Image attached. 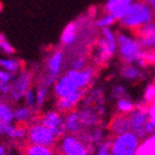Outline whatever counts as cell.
Listing matches in <instances>:
<instances>
[{
    "instance_id": "obj_1",
    "label": "cell",
    "mask_w": 155,
    "mask_h": 155,
    "mask_svg": "<svg viewBox=\"0 0 155 155\" xmlns=\"http://www.w3.org/2000/svg\"><path fill=\"white\" fill-rule=\"evenodd\" d=\"M96 77V68L88 65L83 70H67L62 73L52 86L55 99L70 96L80 90H87Z\"/></svg>"
},
{
    "instance_id": "obj_2",
    "label": "cell",
    "mask_w": 155,
    "mask_h": 155,
    "mask_svg": "<svg viewBox=\"0 0 155 155\" xmlns=\"http://www.w3.org/2000/svg\"><path fill=\"white\" fill-rule=\"evenodd\" d=\"M117 54L124 64L145 65V51L138 41L134 34L128 31L117 33Z\"/></svg>"
},
{
    "instance_id": "obj_3",
    "label": "cell",
    "mask_w": 155,
    "mask_h": 155,
    "mask_svg": "<svg viewBox=\"0 0 155 155\" xmlns=\"http://www.w3.org/2000/svg\"><path fill=\"white\" fill-rule=\"evenodd\" d=\"M154 13V11L144 1L136 0L127 10L124 18L118 22L123 28L126 31H136L141 26L153 22Z\"/></svg>"
},
{
    "instance_id": "obj_4",
    "label": "cell",
    "mask_w": 155,
    "mask_h": 155,
    "mask_svg": "<svg viewBox=\"0 0 155 155\" xmlns=\"http://www.w3.org/2000/svg\"><path fill=\"white\" fill-rule=\"evenodd\" d=\"M94 47V61L97 64L107 63L117 54V33L112 27L101 29Z\"/></svg>"
},
{
    "instance_id": "obj_5",
    "label": "cell",
    "mask_w": 155,
    "mask_h": 155,
    "mask_svg": "<svg viewBox=\"0 0 155 155\" xmlns=\"http://www.w3.org/2000/svg\"><path fill=\"white\" fill-rule=\"evenodd\" d=\"M110 140L112 155H138L142 139L132 131L113 136Z\"/></svg>"
},
{
    "instance_id": "obj_6",
    "label": "cell",
    "mask_w": 155,
    "mask_h": 155,
    "mask_svg": "<svg viewBox=\"0 0 155 155\" xmlns=\"http://www.w3.org/2000/svg\"><path fill=\"white\" fill-rule=\"evenodd\" d=\"M58 150L61 155H91L92 147L79 134H65L58 140Z\"/></svg>"
},
{
    "instance_id": "obj_7",
    "label": "cell",
    "mask_w": 155,
    "mask_h": 155,
    "mask_svg": "<svg viewBox=\"0 0 155 155\" xmlns=\"http://www.w3.org/2000/svg\"><path fill=\"white\" fill-rule=\"evenodd\" d=\"M65 61V54L63 50L57 49L52 51L50 55L48 57L45 64V74L42 78L40 79L39 84L47 86V87H51L55 83V80L60 77L62 74L63 65Z\"/></svg>"
},
{
    "instance_id": "obj_8",
    "label": "cell",
    "mask_w": 155,
    "mask_h": 155,
    "mask_svg": "<svg viewBox=\"0 0 155 155\" xmlns=\"http://www.w3.org/2000/svg\"><path fill=\"white\" fill-rule=\"evenodd\" d=\"M27 142L31 144L46 145L54 147L58 143L59 138L55 136L49 128L36 119L35 122L27 126Z\"/></svg>"
},
{
    "instance_id": "obj_9",
    "label": "cell",
    "mask_w": 155,
    "mask_h": 155,
    "mask_svg": "<svg viewBox=\"0 0 155 155\" xmlns=\"http://www.w3.org/2000/svg\"><path fill=\"white\" fill-rule=\"evenodd\" d=\"M33 86V74L28 70H21L15 74L11 84V92L9 98L14 103H20L23 101L25 92Z\"/></svg>"
},
{
    "instance_id": "obj_10",
    "label": "cell",
    "mask_w": 155,
    "mask_h": 155,
    "mask_svg": "<svg viewBox=\"0 0 155 155\" xmlns=\"http://www.w3.org/2000/svg\"><path fill=\"white\" fill-rule=\"evenodd\" d=\"M39 122L49 128L58 138H61L66 134L64 126V113L59 110H48L38 116Z\"/></svg>"
},
{
    "instance_id": "obj_11",
    "label": "cell",
    "mask_w": 155,
    "mask_h": 155,
    "mask_svg": "<svg viewBox=\"0 0 155 155\" xmlns=\"http://www.w3.org/2000/svg\"><path fill=\"white\" fill-rule=\"evenodd\" d=\"M127 118L129 123L130 131L139 136L142 140H145V126L149 122V115H147V107L139 106L134 107L130 113L127 114Z\"/></svg>"
},
{
    "instance_id": "obj_12",
    "label": "cell",
    "mask_w": 155,
    "mask_h": 155,
    "mask_svg": "<svg viewBox=\"0 0 155 155\" xmlns=\"http://www.w3.org/2000/svg\"><path fill=\"white\" fill-rule=\"evenodd\" d=\"M134 34L144 51H155V23L151 22L141 26Z\"/></svg>"
},
{
    "instance_id": "obj_13",
    "label": "cell",
    "mask_w": 155,
    "mask_h": 155,
    "mask_svg": "<svg viewBox=\"0 0 155 155\" xmlns=\"http://www.w3.org/2000/svg\"><path fill=\"white\" fill-rule=\"evenodd\" d=\"M0 138H7L13 141H24L27 138V126L15 123L0 124Z\"/></svg>"
},
{
    "instance_id": "obj_14",
    "label": "cell",
    "mask_w": 155,
    "mask_h": 155,
    "mask_svg": "<svg viewBox=\"0 0 155 155\" xmlns=\"http://www.w3.org/2000/svg\"><path fill=\"white\" fill-rule=\"evenodd\" d=\"M87 90H80L77 92L70 94V96L63 97V98H58L55 100V109L59 110L62 113L76 110L79 104H81L84 97H85Z\"/></svg>"
},
{
    "instance_id": "obj_15",
    "label": "cell",
    "mask_w": 155,
    "mask_h": 155,
    "mask_svg": "<svg viewBox=\"0 0 155 155\" xmlns=\"http://www.w3.org/2000/svg\"><path fill=\"white\" fill-rule=\"evenodd\" d=\"M78 112H79L80 120H81L84 129H89V128L99 126L102 116L97 111L94 106L81 105V107L78 110Z\"/></svg>"
},
{
    "instance_id": "obj_16",
    "label": "cell",
    "mask_w": 155,
    "mask_h": 155,
    "mask_svg": "<svg viewBox=\"0 0 155 155\" xmlns=\"http://www.w3.org/2000/svg\"><path fill=\"white\" fill-rule=\"evenodd\" d=\"M134 1L136 0H106L104 11L112 14L118 22L124 18L127 10Z\"/></svg>"
},
{
    "instance_id": "obj_17",
    "label": "cell",
    "mask_w": 155,
    "mask_h": 155,
    "mask_svg": "<svg viewBox=\"0 0 155 155\" xmlns=\"http://www.w3.org/2000/svg\"><path fill=\"white\" fill-rule=\"evenodd\" d=\"M36 112L37 110L31 109V107L25 105V104L18 105L14 107V111H13V120L15 124L28 126L29 124H31L38 118Z\"/></svg>"
},
{
    "instance_id": "obj_18",
    "label": "cell",
    "mask_w": 155,
    "mask_h": 155,
    "mask_svg": "<svg viewBox=\"0 0 155 155\" xmlns=\"http://www.w3.org/2000/svg\"><path fill=\"white\" fill-rule=\"evenodd\" d=\"M64 126L66 134H79L83 131L84 127L80 120L78 110H73L64 113Z\"/></svg>"
},
{
    "instance_id": "obj_19",
    "label": "cell",
    "mask_w": 155,
    "mask_h": 155,
    "mask_svg": "<svg viewBox=\"0 0 155 155\" xmlns=\"http://www.w3.org/2000/svg\"><path fill=\"white\" fill-rule=\"evenodd\" d=\"M119 73H120V77L128 83H137L142 80L144 77L142 67L137 64H124Z\"/></svg>"
},
{
    "instance_id": "obj_20",
    "label": "cell",
    "mask_w": 155,
    "mask_h": 155,
    "mask_svg": "<svg viewBox=\"0 0 155 155\" xmlns=\"http://www.w3.org/2000/svg\"><path fill=\"white\" fill-rule=\"evenodd\" d=\"M79 136L91 147H93V145L98 147L100 143H102L106 140L105 131L99 126L89 128V129H84L79 134Z\"/></svg>"
},
{
    "instance_id": "obj_21",
    "label": "cell",
    "mask_w": 155,
    "mask_h": 155,
    "mask_svg": "<svg viewBox=\"0 0 155 155\" xmlns=\"http://www.w3.org/2000/svg\"><path fill=\"white\" fill-rule=\"evenodd\" d=\"M109 131L111 132L112 136H116V134H124V132L130 131L127 115L117 113L111 119V122H110Z\"/></svg>"
},
{
    "instance_id": "obj_22",
    "label": "cell",
    "mask_w": 155,
    "mask_h": 155,
    "mask_svg": "<svg viewBox=\"0 0 155 155\" xmlns=\"http://www.w3.org/2000/svg\"><path fill=\"white\" fill-rule=\"evenodd\" d=\"M61 44L63 46H72L77 40V24L75 22L68 23L61 34Z\"/></svg>"
},
{
    "instance_id": "obj_23",
    "label": "cell",
    "mask_w": 155,
    "mask_h": 155,
    "mask_svg": "<svg viewBox=\"0 0 155 155\" xmlns=\"http://www.w3.org/2000/svg\"><path fill=\"white\" fill-rule=\"evenodd\" d=\"M0 68L12 73V74H18L21 70H23V64L20 60L12 58L11 55L0 58Z\"/></svg>"
},
{
    "instance_id": "obj_24",
    "label": "cell",
    "mask_w": 155,
    "mask_h": 155,
    "mask_svg": "<svg viewBox=\"0 0 155 155\" xmlns=\"http://www.w3.org/2000/svg\"><path fill=\"white\" fill-rule=\"evenodd\" d=\"M23 153L24 155H57L54 147L31 143H27V145L24 147Z\"/></svg>"
},
{
    "instance_id": "obj_25",
    "label": "cell",
    "mask_w": 155,
    "mask_h": 155,
    "mask_svg": "<svg viewBox=\"0 0 155 155\" xmlns=\"http://www.w3.org/2000/svg\"><path fill=\"white\" fill-rule=\"evenodd\" d=\"M13 111L14 107L8 101H0V124H11L13 120Z\"/></svg>"
},
{
    "instance_id": "obj_26",
    "label": "cell",
    "mask_w": 155,
    "mask_h": 155,
    "mask_svg": "<svg viewBox=\"0 0 155 155\" xmlns=\"http://www.w3.org/2000/svg\"><path fill=\"white\" fill-rule=\"evenodd\" d=\"M36 110H40L45 106L50 96V88L42 84H38L36 88Z\"/></svg>"
},
{
    "instance_id": "obj_27",
    "label": "cell",
    "mask_w": 155,
    "mask_h": 155,
    "mask_svg": "<svg viewBox=\"0 0 155 155\" xmlns=\"http://www.w3.org/2000/svg\"><path fill=\"white\" fill-rule=\"evenodd\" d=\"M116 22H117V20L114 18L112 14L105 12V13H103L102 15L99 16V18H97L96 22H94V26L101 31V29H103V28L112 27V26H114L116 24Z\"/></svg>"
},
{
    "instance_id": "obj_28",
    "label": "cell",
    "mask_w": 155,
    "mask_h": 155,
    "mask_svg": "<svg viewBox=\"0 0 155 155\" xmlns=\"http://www.w3.org/2000/svg\"><path fill=\"white\" fill-rule=\"evenodd\" d=\"M134 107H136L134 102L130 98H128V97H123V98L117 99V101H116L117 113L127 115V114L130 113Z\"/></svg>"
},
{
    "instance_id": "obj_29",
    "label": "cell",
    "mask_w": 155,
    "mask_h": 155,
    "mask_svg": "<svg viewBox=\"0 0 155 155\" xmlns=\"http://www.w3.org/2000/svg\"><path fill=\"white\" fill-rule=\"evenodd\" d=\"M23 102L25 105L36 110V89L33 86L25 92L23 97Z\"/></svg>"
},
{
    "instance_id": "obj_30",
    "label": "cell",
    "mask_w": 155,
    "mask_h": 155,
    "mask_svg": "<svg viewBox=\"0 0 155 155\" xmlns=\"http://www.w3.org/2000/svg\"><path fill=\"white\" fill-rule=\"evenodd\" d=\"M0 51L5 55H13L15 51L11 42L5 38L3 34H0Z\"/></svg>"
},
{
    "instance_id": "obj_31",
    "label": "cell",
    "mask_w": 155,
    "mask_h": 155,
    "mask_svg": "<svg viewBox=\"0 0 155 155\" xmlns=\"http://www.w3.org/2000/svg\"><path fill=\"white\" fill-rule=\"evenodd\" d=\"M71 66L70 68L72 70H83L85 67H87V60L84 55H76L71 60Z\"/></svg>"
},
{
    "instance_id": "obj_32",
    "label": "cell",
    "mask_w": 155,
    "mask_h": 155,
    "mask_svg": "<svg viewBox=\"0 0 155 155\" xmlns=\"http://www.w3.org/2000/svg\"><path fill=\"white\" fill-rule=\"evenodd\" d=\"M112 97L115 99L123 98V97H127V88L124 84H116L113 86L112 88Z\"/></svg>"
},
{
    "instance_id": "obj_33",
    "label": "cell",
    "mask_w": 155,
    "mask_h": 155,
    "mask_svg": "<svg viewBox=\"0 0 155 155\" xmlns=\"http://www.w3.org/2000/svg\"><path fill=\"white\" fill-rule=\"evenodd\" d=\"M96 155H112L110 151V140H105L96 147Z\"/></svg>"
},
{
    "instance_id": "obj_34",
    "label": "cell",
    "mask_w": 155,
    "mask_h": 155,
    "mask_svg": "<svg viewBox=\"0 0 155 155\" xmlns=\"http://www.w3.org/2000/svg\"><path fill=\"white\" fill-rule=\"evenodd\" d=\"M14 74L0 68V81L1 83H12L14 79Z\"/></svg>"
},
{
    "instance_id": "obj_35",
    "label": "cell",
    "mask_w": 155,
    "mask_h": 155,
    "mask_svg": "<svg viewBox=\"0 0 155 155\" xmlns=\"http://www.w3.org/2000/svg\"><path fill=\"white\" fill-rule=\"evenodd\" d=\"M144 99L147 101H152L155 99V84L147 86L144 91Z\"/></svg>"
},
{
    "instance_id": "obj_36",
    "label": "cell",
    "mask_w": 155,
    "mask_h": 155,
    "mask_svg": "<svg viewBox=\"0 0 155 155\" xmlns=\"http://www.w3.org/2000/svg\"><path fill=\"white\" fill-rule=\"evenodd\" d=\"M11 84L12 83H1L0 81V94L1 96H10Z\"/></svg>"
},
{
    "instance_id": "obj_37",
    "label": "cell",
    "mask_w": 155,
    "mask_h": 155,
    "mask_svg": "<svg viewBox=\"0 0 155 155\" xmlns=\"http://www.w3.org/2000/svg\"><path fill=\"white\" fill-rule=\"evenodd\" d=\"M147 115H149V119L155 125V103L147 106Z\"/></svg>"
},
{
    "instance_id": "obj_38",
    "label": "cell",
    "mask_w": 155,
    "mask_h": 155,
    "mask_svg": "<svg viewBox=\"0 0 155 155\" xmlns=\"http://www.w3.org/2000/svg\"><path fill=\"white\" fill-rule=\"evenodd\" d=\"M142 1H144V2L155 12V0H142Z\"/></svg>"
},
{
    "instance_id": "obj_39",
    "label": "cell",
    "mask_w": 155,
    "mask_h": 155,
    "mask_svg": "<svg viewBox=\"0 0 155 155\" xmlns=\"http://www.w3.org/2000/svg\"><path fill=\"white\" fill-rule=\"evenodd\" d=\"M7 147H5V145H3V144H1L0 143V155H5L7 154Z\"/></svg>"
},
{
    "instance_id": "obj_40",
    "label": "cell",
    "mask_w": 155,
    "mask_h": 155,
    "mask_svg": "<svg viewBox=\"0 0 155 155\" xmlns=\"http://www.w3.org/2000/svg\"><path fill=\"white\" fill-rule=\"evenodd\" d=\"M5 155H24V153H20V152H7V154Z\"/></svg>"
},
{
    "instance_id": "obj_41",
    "label": "cell",
    "mask_w": 155,
    "mask_h": 155,
    "mask_svg": "<svg viewBox=\"0 0 155 155\" xmlns=\"http://www.w3.org/2000/svg\"><path fill=\"white\" fill-rule=\"evenodd\" d=\"M2 10H3V5H2V2L0 1V13L2 12Z\"/></svg>"
}]
</instances>
